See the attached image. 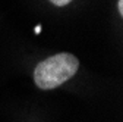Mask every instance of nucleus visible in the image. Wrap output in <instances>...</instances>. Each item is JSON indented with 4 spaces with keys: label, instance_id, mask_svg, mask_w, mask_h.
I'll return each mask as SVG.
<instances>
[{
    "label": "nucleus",
    "instance_id": "obj_1",
    "mask_svg": "<svg viewBox=\"0 0 123 122\" xmlns=\"http://www.w3.org/2000/svg\"><path fill=\"white\" fill-rule=\"evenodd\" d=\"M79 68V60L70 53H59L40 62L34 71V81L41 90H53L70 80Z\"/></svg>",
    "mask_w": 123,
    "mask_h": 122
},
{
    "label": "nucleus",
    "instance_id": "obj_2",
    "mask_svg": "<svg viewBox=\"0 0 123 122\" xmlns=\"http://www.w3.org/2000/svg\"><path fill=\"white\" fill-rule=\"evenodd\" d=\"M50 2L56 6H66L68 3H70L72 0H50Z\"/></svg>",
    "mask_w": 123,
    "mask_h": 122
},
{
    "label": "nucleus",
    "instance_id": "obj_3",
    "mask_svg": "<svg viewBox=\"0 0 123 122\" xmlns=\"http://www.w3.org/2000/svg\"><path fill=\"white\" fill-rule=\"evenodd\" d=\"M119 12L123 13V0H119Z\"/></svg>",
    "mask_w": 123,
    "mask_h": 122
},
{
    "label": "nucleus",
    "instance_id": "obj_4",
    "mask_svg": "<svg viewBox=\"0 0 123 122\" xmlns=\"http://www.w3.org/2000/svg\"><path fill=\"white\" fill-rule=\"evenodd\" d=\"M40 31H41V25H37L35 27V34H40Z\"/></svg>",
    "mask_w": 123,
    "mask_h": 122
}]
</instances>
